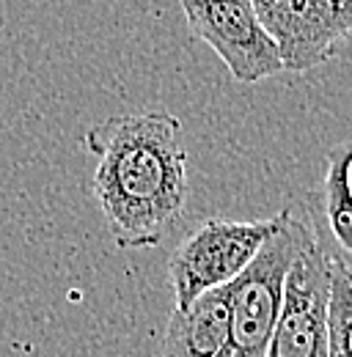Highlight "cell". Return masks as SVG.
<instances>
[{
  "label": "cell",
  "mask_w": 352,
  "mask_h": 357,
  "mask_svg": "<svg viewBox=\"0 0 352 357\" xmlns=\"http://www.w3.org/2000/svg\"><path fill=\"white\" fill-rule=\"evenodd\" d=\"M275 228V215L267 220H226L210 218L198 223L174 250L168 280L174 289V308H190L201 294L231 283L254 261L264 239Z\"/></svg>",
  "instance_id": "3957f363"
},
{
  "label": "cell",
  "mask_w": 352,
  "mask_h": 357,
  "mask_svg": "<svg viewBox=\"0 0 352 357\" xmlns=\"http://www.w3.org/2000/svg\"><path fill=\"white\" fill-rule=\"evenodd\" d=\"M350 278H352V272H350Z\"/></svg>",
  "instance_id": "7c38bea8"
},
{
  "label": "cell",
  "mask_w": 352,
  "mask_h": 357,
  "mask_svg": "<svg viewBox=\"0 0 352 357\" xmlns=\"http://www.w3.org/2000/svg\"><path fill=\"white\" fill-rule=\"evenodd\" d=\"M352 140L339 143L325 157V176L319 184L316 242L325 256L352 272Z\"/></svg>",
  "instance_id": "52a82bcc"
},
{
  "label": "cell",
  "mask_w": 352,
  "mask_h": 357,
  "mask_svg": "<svg viewBox=\"0 0 352 357\" xmlns=\"http://www.w3.org/2000/svg\"><path fill=\"white\" fill-rule=\"evenodd\" d=\"M328 305L330 259L314 236L286 278L284 308L267 357H328Z\"/></svg>",
  "instance_id": "8992f818"
},
{
  "label": "cell",
  "mask_w": 352,
  "mask_h": 357,
  "mask_svg": "<svg viewBox=\"0 0 352 357\" xmlns=\"http://www.w3.org/2000/svg\"><path fill=\"white\" fill-rule=\"evenodd\" d=\"M190 33L226 63L237 83L254 86L284 72L275 42L251 0H179Z\"/></svg>",
  "instance_id": "277c9868"
},
{
  "label": "cell",
  "mask_w": 352,
  "mask_h": 357,
  "mask_svg": "<svg viewBox=\"0 0 352 357\" xmlns=\"http://www.w3.org/2000/svg\"><path fill=\"white\" fill-rule=\"evenodd\" d=\"M350 187H352V168H350Z\"/></svg>",
  "instance_id": "8fae6325"
},
{
  "label": "cell",
  "mask_w": 352,
  "mask_h": 357,
  "mask_svg": "<svg viewBox=\"0 0 352 357\" xmlns=\"http://www.w3.org/2000/svg\"><path fill=\"white\" fill-rule=\"evenodd\" d=\"M228 341V291L220 286L190 308L171 311L160 357H220Z\"/></svg>",
  "instance_id": "ba28073f"
},
{
  "label": "cell",
  "mask_w": 352,
  "mask_h": 357,
  "mask_svg": "<svg viewBox=\"0 0 352 357\" xmlns=\"http://www.w3.org/2000/svg\"><path fill=\"white\" fill-rule=\"evenodd\" d=\"M328 357H352V278L330 261V305H328Z\"/></svg>",
  "instance_id": "9c48e42d"
},
{
  "label": "cell",
  "mask_w": 352,
  "mask_h": 357,
  "mask_svg": "<svg viewBox=\"0 0 352 357\" xmlns=\"http://www.w3.org/2000/svg\"><path fill=\"white\" fill-rule=\"evenodd\" d=\"M275 42L284 72H308L342 52L352 36V17L336 0H251Z\"/></svg>",
  "instance_id": "5b68a950"
},
{
  "label": "cell",
  "mask_w": 352,
  "mask_h": 357,
  "mask_svg": "<svg viewBox=\"0 0 352 357\" xmlns=\"http://www.w3.org/2000/svg\"><path fill=\"white\" fill-rule=\"evenodd\" d=\"M311 239L314 234L295 209L286 206L275 215V228L254 261L231 283H226L228 341L220 357H267L270 338L284 308L286 278Z\"/></svg>",
  "instance_id": "7a4b0ae2"
},
{
  "label": "cell",
  "mask_w": 352,
  "mask_h": 357,
  "mask_svg": "<svg viewBox=\"0 0 352 357\" xmlns=\"http://www.w3.org/2000/svg\"><path fill=\"white\" fill-rule=\"evenodd\" d=\"M96 157L94 201L122 250H146L166 239L187 206V151L174 113H124L88 127Z\"/></svg>",
  "instance_id": "6da1fadb"
},
{
  "label": "cell",
  "mask_w": 352,
  "mask_h": 357,
  "mask_svg": "<svg viewBox=\"0 0 352 357\" xmlns=\"http://www.w3.org/2000/svg\"><path fill=\"white\" fill-rule=\"evenodd\" d=\"M336 3H339V6H342V8L352 17V0H336Z\"/></svg>",
  "instance_id": "30bf717a"
}]
</instances>
